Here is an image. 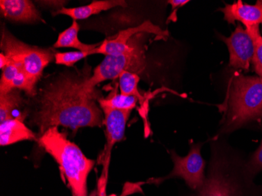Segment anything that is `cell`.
Listing matches in <instances>:
<instances>
[{
	"label": "cell",
	"mask_w": 262,
	"mask_h": 196,
	"mask_svg": "<svg viewBox=\"0 0 262 196\" xmlns=\"http://www.w3.org/2000/svg\"><path fill=\"white\" fill-rule=\"evenodd\" d=\"M77 74L64 72L47 82L39 90L32 122L39 128V137L54 126L73 131L79 128L101 126L103 115L95 102V93L85 95L81 88L90 77L86 70Z\"/></svg>",
	"instance_id": "cell-1"
},
{
	"label": "cell",
	"mask_w": 262,
	"mask_h": 196,
	"mask_svg": "<svg viewBox=\"0 0 262 196\" xmlns=\"http://www.w3.org/2000/svg\"><path fill=\"white\" fill-rule=\"evenodd\" d=\"M210 163L201 188L187 196H262V185L254 182L244 156L226 141L224 135L210 141Z\"/></svg>",
	"instance_id": "cell-2"
},
{
	"label": "cell",
	"mask_w": 262,
	"mask_h": 196,
	"mask_svg": "<svg viewBox=\"0 0 262 196\" xmlns=\"http://www.w3.org/2000/svg\"><path fill=\"white\" fill-rule=\"evenodd\" d=\"M219 135L229 134L250 122L262 119V78L234 72L229 79Z\"/></svg>",
	"instance_id": "cell-3"
},
{
	"label": "cell",
	"mask_w": 262,
	"mask_h": 196,
	"mask_svg": "<svg viewBox=\"0 0 262 196\" xmlns=\"http://www.w3.org/2000/svg\"><path fill=\"white\" fill-rule=\"evenodd\" d=\"M39 145L60 165L73 196H88V178L95 161L86 157L75 143L60 132L57 126L39 137Z\"/></svg>",
	"instance_id": "cell-4"
},
{
	"label": "cell",
	"mask_w": 262,
	"mask_h": 196,
	"mask_svg": "<svg viewBox=\"0 0 262 196\" xmlns=\"http://www.w3.org/2000/svg\"><path fill=\"white\" fill-rule=\"evenodd\" d=\"M138 34L130 39V47L123 54L116 56H105L102 62L94 69L93 75L82 83L81 91L85 95L95 93L98 84L110 79L120 77L123 72H130L139 74L146 66L145 45Z\"/></svg>",
	"instance_id": "cell-5"
},
{
	"label": "cell",
	"mask_w": 262,
	"mask_h": 196,
	"mask_svg": "<svg viewBox=\"0 0 262 196\" xmlns=\"http://www.w3.org/2000/svg\"><path fill=\"white\" fill-rule=\"evenodd\" d=\"M1 49L4 54L15 63L33 85L42 77L44 69L54 58L50 49L29 45L14 37L8 30L3 29Z\"/></svg>",
	"instance_id": "cell-6"
},
{
	"label": "cell",
	"mask_w": 262,
	"mask_h": 196,
	"mask_svg": "<svg viewBox=\"0 0 262 196\" xmlns=\"http://www.w3.org/2000/svg\"><path fill=\"white\" fill-rule=\"evenodd\" d=\"M202 146L203 143L192 144L188 155L185 157H181L172 151L173 169L171 173L165 178H151L146 183L158 185L165 180L179 178L183 179L192 191H196L203 186L206 179V162L202 157Z\"/></svg>",
	"instance_id": "cell-7"
},
{
	"label": "cell",
	"mask_w": 262,
	"mask_h": 196,
	"mask_svg": "<svg viewBox=\"0 0 262 196\" xmlns=\"http://www.w3.org/2000/svg\"><path fill=\"white\" fill-rule=\"evenodd\" d=\"M101 109L104 114V123L105 125V138L107 142L104 151L100 158V163L103 165V171L99 181V196H105L112 150L116 143L120 142L124 138L126 123L132 111H121L108 107H103Z\"/></svg>",
	"instance_id": "cell-8"
},
{
	"label": "cell",
	"mask_w": 262,
	"mask_h": 196,
	"mask_svg": "<svg viewBox=\"0 0 262 196\" xmlns=\"http://www.w3.org/2000/svg\"><path fill=\"white\" fill-rule=\"evenodd\" d=\"M149 33L166 37L169 35L168 31L163 30L150 20H145L136 27L129 28L120 31L116 37L112 39H104L101 46L97 48L98 54L104 56H116L123 54L130 47V40L138 34Z\"/></svg>",
	"instance_id": "cell-9"
},
{
	"label": "cell",
	"mask_w": 262,
	"mask_h": 196,
	"mask_svg": "<svg viewBox=\"0 0 262 196\" xmlns=\"http://www.w3.org/2000/svg\"><path fill=\"white\" fill-rule=\"evenodd\" d=\"M221 38L229 49V66L235 69L248 70L253 61L254 47L247 29L239 25L229 37Z\"/></svg>",
	"instance_id": "cell-10"
},
{
	"label": "cell",
	"mask_w": 262,
	"mask_h": 196,
	"mask_svg": "<svg viewBox=\"0 0 262 196\" xmlns=\"http://www.w3.org/2000/svg\"><path fill=\"white\" fill-rule=\"evenodd\" d=\"M224 14V19L229 24L239 21L244 26H253L262 24V1H257L255 5L244 4L238 0L232 4H225L219 9Z\"/></svg>",
	"instance_id": "cell-11"
},
{
	"label": "cell",
	"mask_w": 262,
	"mask_h": 196,
	"mask_svg": "<svg viewBox=\"0 0 262 196\" xmlns=\"http://www.w3.org/2000/svg\"><path fill=\"white\" fill-rule=\"evenodd\" d=\"M1 14L12 21L33 23L42 20L39 12L29 0H1Z\"/></svg>",
	"instance_id": "cell-12"
},
{
	"label": "cell",
	"mask_w": 262,
	"mask_h": 196,
	"mask_svg": "<svg viewBox=\"0 0 262 196\" xmlns=\"http://www.w3.org/2000/svg\"><path fill=\"white\" fill-rule=\"evenodd\" d=\"M22 141H38L35 133L19 119H11L0 123V145L7 146Z\"/></svg>",
	"instance_id": "cell-13"
},
{
	"label": "cell",
	"mask_w": 262,
	"mask_h": 196,
	"mask_svg": "<svg viewBox=\"0 0 262 196\" xmlns=\"http://www.w3.org/2000/svg\"><path fill=\"white\" fill-rule=\"evenodd\" d=\"M127 4L123 0H100L94 1L89 5L75 8H61L57 14H64L72 17L73 20H83L94 14H98L102 11L110 10L114 7H126Z\"/></svg>",
	"instance_id": "cell-14"
},
{
	"label": "cell",
	"mask_w": 262,
	"mask_h": 196,
	"mask_svg": "<svg viewBox=\"0 0 262 196\" xmlns=\"http://www.w3.org/2000/svg\"><path fill=\"white\" fill-rule=\"evenodd\" d=\"M79 29L77 20H73L69 29L59 34L57 42L54 44V48L72 47L77 49L79 51H91L101 46V43L86 44L81 42L78 38Z\"/></svg>",
	"instance_id": "cell-15"
},
{
	"label": "cell",
	"mask_w": 262,
	"mask_h": 196,
	"mask_svg": "<svg viewBox=\"0 0 262 196\" xmlns=\"http://www.w3.org/2000/svg\"><path fill=\"white\" fill-rule=\"evenodd\" d=\"M119 79H120V94L136 97L141 105V116L145 118L147 115L146 98L140 94L138 90L139 76L133 72L126 71L120 75Z\"/></svg>",
	"instance_id": "cell-16"
},
{
	"label": "cell",
	"mask_w": 262,
	"mask_h": 196,
	"mask_svg": "<svg viewBox=\"0 0 262 196\" xmlns=\"http://www.w3.org/2000/svg\"><path fill=\"white\" fill-rule=\"evenodd\" d=\"M25 102L19 90H13L8 94L0 95V123L14 119V112L24 106Z\"/></svg>",
	"instance_id": "cell-17"
},
{
	"label": "cell",
	"mask_w": 262,
	"mask_h": 196,
	"mask_svg": "<svg viewBox=\"0 0 262 196\" xmlns=\"http://www.w3.org/2000/svg\"><path fill=\"white\" fill-rule=\"evenodd\" d=\"M98 102L101 108L108 107V108L121 110V111H127V110L132 111L137 107L138 100L133 96L115 93L108 96L107 98H99Z\"/></svg>",
	"instance_id": "cell-18"
},
{
	"label": "cell",
	"mask_w": 262,
	"mask_h": 196,
	"mask_svg": "<svg viewBox=\"0 0 262 196\" xmlns=\"http://www.w3.org/2000/svg\"><path fill=\"white\" fill-rule=\"evenodd\" d=\"M247 32L254 42V54L253 64L254 70L259 77L262 78V36L260 35L258 25L246 26Z\"/></svg>",
	"instance_id": "cell-19"
},
{
	"label": "cell",
	"mask_w": 262,
	"mask_h": 196,
	"mask_svg": "<svg viewBox=\"0 0 262 196\" xmlns=\"http://www.w3.org/2000/svg\"><path fill=\"white\" fill-rule=\"evenodd\" d=\"M98 48V47H97ZM97 48L91 51H73V52L57 53L54 55L55 63L57 64L72 67L76 62L82 59L86 58L88 56L98 54Z\"/></svg>",
	"instance_id": "cell-20"
},
{
	"label": "cell",
	"mask_w": 262,
	"mask_h": 196,
	"mask_svg": "<svg viewBox=\"0 0 262 196\" xmlns=\"http://www.w3.org/2000/svg\"><path fill=\"white\" fill-rule=\"evenodd\" d=\"M249 169L254 175L262 170V140L259 148L254 151L251 159L247 160Z\"/></svg>",
	"instance_id": "cell-21"
},
{
	"label": "cell",
	"mask_w": 262,
	"mask_h": 196,
	"mask_svg": "<svg viewBox=\"0 0 262 196\" xmlns=\"http://www.w3.org/2000/svg\"><path fill=\"white\" fill-rule=\"evenodd\" d=\"M144 183H126L124 186H123V192L120 195H116V194H113L110 195L105 196H128L129 194H135L137 192H141V185Z\"/></svg>",
	"instance_id": "cell-22"
},
{
	"label": "cell",
	"mask_w": 262,
	"mask_h": 196,
	"mask_svg": "<svg viewBox=\"0 0 262 196\" xmlns=\"http://www.w3.org/2000/svg\"><path fill=\"white\" fill-rule=\"evenodd\" d=\"M167 3L171 5V16L173 17V16H176V11L178 8L183 7L184 5L189 3V1H188V0H169Z\"/></svg>",
	"instance_id": "cell-23"
},
{
	"label": "cell",
	"mask_w": 262,
	"mask_h": 196,
	"mask_svg": "<svg viewBox=\"0 0 262 196\" xmlns=\"http://www.w3.org/2000/svg\"><path fill=\"white\" fill-rule=\"evenodd\" d=\"M10 63V59L6 56L4 53L0 54V68L4 69Z\"/></svg>",
	"instance_id": "cell-24"
}]
</instances>
